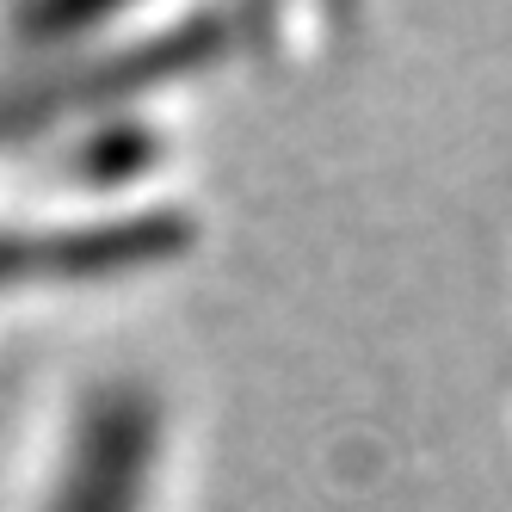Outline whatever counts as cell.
Returning a JSON list of instances; mask_svg holds the SVG:
<instances>
[{
    "label": "cell",
    "mask_w": 512,
    "mask_h": 512,
    "mask_svg": "<svg viewBox=\"0 0 512 512\" xmlns=\"http://www.w3.org/2000/svg\"><path fill=\"white\" fill-rule=\"evenodd\" d=\"M235 25L241 19H229V13H198V19H179L167 31H149V38H136L124 50H93L81 62L7 81L0 87V142H19V136H38V130L68 124L81 112H99V105H112L124 93L198 75L204 62H216L235 44Z\"/></svg>",
    "instance_id": "6da1fadb"
},
{
    "label": "cell",
    "mask_w": 512,
    "mask_h": 512,
    "mask_svg": "<svg viewBox=\"0 0 512 512\" xmlns=\"http://www.w3.org/2000/svg\"><path fill=\"white\" fill-rule=\"evenodd\" d=\"M161 463V401L149 383L112 377L87 389L68 420V445L44 512H149Z\"/></svg>",
    "instance_id": "7a4b0ae2"
},
{
    "label": "cell",
    "mask_w": 512,
    "mask_h": 512,
    "mask_svg": "<svg viewBox=\"0 0 512 512\" xmlns=\"http://www.w3.org/2000/svg\"><path fill=\"white\" fill-rule=\"evenodd\" d=\"M192 216L136 210L99 223H50V229H0V290L38 278H124L186 253Z\"/></svg>",
    "instance_id": "3957f363"
},
{
    "label": "cell",
    "mask_w": 512,
    "mask_h": 512,
    "mask_svg": "<svg viewBox=\"0 0 512 512\" xmlns=\"http://www.w3.org/2000/svg\"><path fill=\"white\" fill-rule=\"evenodd\" d=\"M149 161H155V136L142 124H112V130L93 136V149L75 155V173L87 186H124V179H136Z\"/></svg>",
    "instance_id": "277c9868"
}]
</instances>
